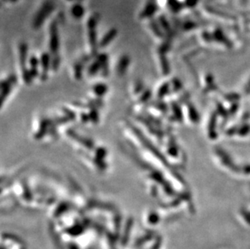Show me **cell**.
Returning <instances> with one entry per match:
<instances>
[{
  "label": "cell",
  "mask_w": 250,
  "mask_h": 249,
  "mask_svg": "<svg viewBox=\"0 0 250 249\" xmlns=\"http://www.w3.org/2000/svg\"><path fill=\"white\" fill-rule=\"evenodd\" d=\"M54 8L55 7H54L53 2H49V1L44 2L33 18V28H40L42 24L45 21V20L47 19V17L53 12Z\"/></svg>",
  "instance_id": "1"
},
{
  "label": "cell",
  "mask_w": 250,
  "mask_h": 249,
  "mask_svg": "<svg viewBox=\"0 0 250 249\" xmlns=\"http://www.w3.org/2000/svg\"><path fill=\"white\" fill-rule=\"evenodd\" d=\"M12 1H17V0H12Z\"/></svg>",
  "instance_id": "7"
},
{
  "label": "cell",
  "mask_w": 250,
  "mask_h": 249,
  "mask_svg": "<svg viewBox=\"0 0 250 249\" xmlns=\"http://www.w3.org/2000/svg\"><path fill=\"white\" fill-rule=\"evenodd\" d=\"M127 64L128 59L126 57H124V58H123V59H121L120 63H119V72L124 71V70L126 68Z\"/></svg>",
  "instance_id": "6"
},
{
  "label": "cell",
  "mask_w": 250,
  "mask_h": 249,
  "mask_svg": "<svg viewBox=\"0 0 250 249\" xmlns=\"http://www.w3.org/2000/svg\"><path fill=\"white\" fill-rule=\"evenodd\" d=\"M157 11V6L153 2H150L144 7V11L141 12L140 17L141 18H148L151 17L152 15L156 13Z\"/></svg>",
  "instance_id": "3"
},
{
  "label": "cell",
  "mask_w": 250,
  "mask_h": 249,
  "mask_svg": "<svg viewBox=\"0 0 250 249\" xmlns=\"http://www.w3.org/2000/svg\"><path fill=\"white\" fill-rule=\"evenodd\" d=\"M59 34H58L57 23L55 21L50 25V50L53 52H56L59 48Z\"/></svg>",
  "instance_id": "2"
},
{
  "label": "cell",
  "mask_w": 250,
  "mask_h": 249,
  "mask_svg": "<svg viewBox=\"0 0 250 249\" xmlns=\"http://www.w3.org/2000/svg\"><path fill=\"white\" fill-rule=\"evenodd\" d=\"M118 31L115 28H112L111 30H109L105 35L103 37L102 40L100 42V46L102 48H104L106 45H109V43L111 42L114 39L116 36H117Z\"/></svg>",
  "instance_id": "4"
},
{
  "label": "cell",
  "mask_w": 250,
  "mask_h": 249,
  "mask_svg": "<svg viewBox=\"0 0 250 249\" xmlns=\"http://www.w3.org/2000/svg\"><path fill=\"white\" fill-rule=\"evenodd\" d=\"M71 14L76 19H81L84 14V9L83 6L80 3H76L73 5V7H71Z\"/></svg>",
  "instance_id": "5"
}]
</instances>
